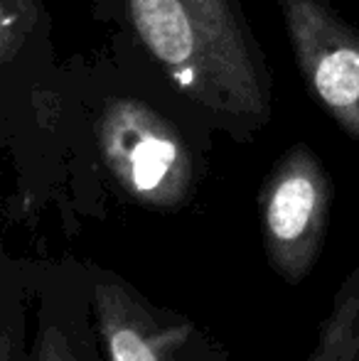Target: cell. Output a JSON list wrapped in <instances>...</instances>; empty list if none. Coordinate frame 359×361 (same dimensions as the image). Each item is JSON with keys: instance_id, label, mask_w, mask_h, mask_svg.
I'll return each instance as SVG.
<instances>
[{"instance_id": "ba28073f", "label": "cell", "mask_w": 359, "mask_h": 361, "mask_svg": "<svg viewBox=\"0 0 359 361\" xmlns=\"http://www.w3.org/2000/svg\"><path fill=\"white\" fill-rule=\"evenodd\" d=\"M28 271L0 251V361H28L25 317H28L30 286Z\"/></svg>"}, {"instance_id": "6da1fadb", "label": "cell", "mask_w": 359, "mask_h": 361, "mask_svg": "<svg viewBox=\"0 0 359 361\" xmlns=\"http://www.w3.org/2000/svg\"><path fill=\"white\" fill-rule=\"evenodd\" d=\"M145 62L202 121L249 138L271 118V76L236 0H114Z\"/></svg>"}, {"instance_id": "8992f818", "label": "cell", "mask_w": 359, "mask_h": 361, "mask_svg": "<svg viewBox=\"0 0 359 361\" xmlns=\"http://www.w3.org/2000/svg\"><path fill=\"white\" fill-rule=\"evenodd\" d=\"M305 361H359V266L337 290Z\"/></svg>"}, {"instance_id": "5b68a950", "label": "cell", "mask_w": 359, "mask_h": 361, "mask_svg": "<svg viewBox=\"0 0 359 361\" xmlns=\"http://www.w3.org/2000/svg\"><path fill=\"white\" fill-rule=\"evenodd\" d=\"M94 332L106 361H185L190 324H168L126 281L96 276L89 288Z\"/></svg>"}, {"instance_id": "277c9868", "label": "cell", "mask_w": 359, "mask_h": 361, "mask_svg": "<svg viewBox=\"0 0 359 361\" xmlns=\"http://www.w3.org/2000/svg\"><path fill=\"white\" fill-rule=\"evenodd\" d=\"M310 94L359 140V30L327 0H276Z\"/></svg>"}, {"instance_id": "7a4b0ae2", "label": "cell", "mask_w": 359, "mask_h": 361, "mask_svg": "<svg viewBox=\"0 0 359 361\" xmlns=\"http://www.w3.org/2000/svg\"><path fill=\"white\" fill-rule=\"evenodd\" d=\"M101 162L118 190L148 209H180L195 190V155L180 128L155 106L118 96L96 121Z\"/></svg>"}, {"instance_id": "9c48e42d", "label": "cell", "mask_w": 359, "mask_h": 361, "mask_svg": "<svg viewBox=\"0 0 359 361\" xmlns=\"http://www.w3.org/2000/svg\"><path fill=\"white\" fill-rule=\"evenodd\" d=\"M42 0H0V67L18 62L30 42L42 32Z\"/></svg>"}, {"instance_id": "52a82bcc", "label": "cell", "mask_w": 359, "mask_h": 361, "mask_svg": "<svg viewBox=\"0 0 359 361\" xmlns=\"http://www.w3.org/2000/svg\"><path fill=\"white\" fill-rule=\"evenodd\" d=\"M28 361H99L87 319L82 317V324H74L64 310L39 307Z\"/></svg>"}, {"instance_id": "3957f363", "label": "cell", "mask_w": 359, "mask_h": 361, "mask_svg": "<svg viewBox=\"0 0 359 361\" xmlns=\"http://www.w3.org/2000/svg\"><path fill=\"white\" fill-rule=\"evenodd\" d=\"M261 233L273 271L298 286L320 258L332 204V182L308 145H291L261 190Z\"/></svg>"}]
</instances>
